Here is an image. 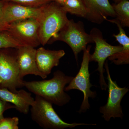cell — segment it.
Instances as JSON below:
<instances>
[{
	"instance_id": "ac0fdd59",
	"label": "cell",
	"mask_w": 129,
	"mask_h": 129,
	"mask_svg": "<svg viewBox=\"0 0 129 129\" xmlns=\"http://www.w3.org/2000/svg\"><path fill=\"white\" fill-rule=\"evenodd\" d=\"M24 46L14 39L7 31L0 33V50L5 48H17Z\"/></svg>"
},
{
	"instance_id": "7c38bea8",
	"label": "cell",
	"mask_w": 129,
	"mask_h": 129,
	"mask_svg": "<svg viewBox=\"0 0 129 129\" xmlns=\"http://www.w3.org/2000/svg\"><path fill=\"white\" fill-rule=\"evenodd\" d=\"M88 11L86 19L101 24L108 17H115V13L109 0H82Z\"/></svg>"
},
{
	"instance_id": "ffe728a7",
	"label": "cell",
	"mask_w": 129,
	"mask_h": 129,
	"mask_svg": "<svg viewBox=\"0 0 129 129\" xmlns=\"http://www.w3.org/2000/svg\"><path fill=\"white\" fill-rule=\"evenodd\" d=\"M19 123L17 117L4 118L0 121V129H18Z\"/></svg>"
},
{
	"instance_id": "e0dca14e",
	"label": "cell",
	"mask_w": 129,
	"mask_h": 129,
	"mask_svg": "<svg viewBox=\"0 0 129 129\" xmlns=\"http://www.w3.org/2000/svg\"><path fill=\"white\" fill-rule=\"evenodd\" d=\"M62 6L67 13L87 18L88 11L82 0H66Z\"/></svg>"
},
{
	"instance_id": "d6986e66",
	"label": "cell",
	"mask_w": 129,
	"mask_h": 129,
	"mask_svg": "<svg viewBox=\"0 0 129 129\" xmlns=\"http://www.w3.org/2000/svg\"><path fill=\"white\" fill-rule=\"evenodd\" d=\"M4 2H11L33 7H41L51 2V0H0Z\"/></svg>"
},
{
	"instance_id": "9c48e42d",
	"label": "cell",
	"mask_w": 129,
	"mask_h": 129,
	"mask_svg": "<svg viewBox=\"0 0 129 129\" xmlns=\"http://www.w3.org/2000/svg\"><path fill=\"white\" fill-rule=\"evenodd\" d=\"M37 19L29 18L9 24L7 31L23 46L37 47L41 45L39 36Z\"/></svg>"
},
{
	"instance_id": "8992f818",
	"label": "cell",
	"mask_w": 129,
	"mask_h": 129,
	"mask_svg": "<svg viewBox=\"0 0 129 129\" xmlns=\"http://www.w3.org/2000/svg\"><path fill=\"white\" fill-rule=\"evenodd\" d=\"M91 48V46L88 45L86 49L83 51V60L78 73L64 89L66 91L76 89L83 92L84 98L78 111L79 113L85 112L88 109H89V98L93 99L96 96V92L92 91L90 89L91 87L94 86L90 81L89 70Z\"/></svg>"
},
{
	"instance_id": "2e32d148",
	"label": "cell",
	"mask_w": 129,
	"mask_h": 129,
	"mask_svg": "<svg viewBox=\"0 0 129 129\" xmlns=\"http://www.w3.org/2000/svg\"><path fill=\"white\" fill-rule=\"evenodd\" d=\"M116 15V19L119 21L123 27H129V2L122 0L112 5Z\"/></svg>"
},
{
	"instance_id": "44dd1931",
	"label": "cell",
	"mask_w": 129,
	"mask_h": 129,
	"mask_svg": "<svg viewBox=\"0 0 129 129\" xmlns=\"http://www.w3.org/2000/svg\"><path fill=\"white\" fill-rule=\"evenodd\" d=\"M15 108L14 105L0 99V121L4 118L3 113L6 110L10 109Z\"/></svg>"
},
{
	"instance_id": "5b68a950",
	"label": "cell",
	"mask_w": 129,
	"mask_h": 129,
	"mask_svg": "<svg viewBox=\"0 0 129 129\" xmlns=\"http://www.w3.org/2000/svg\"><path fill=\"white\" fill-rule=\"evenodd\" d=\"M0 50V88L17 92L18 89L24 87L23 79L19 75L17 60L16 48Z\"/></svg>"
},
{
	"instance_id": "5bb4252c",
	"label": "cell",
	"mask_w": 129,
	"mask_h": 129,
	"mask_svg": "<svg viewBox=\"0 0 129 129\" xmlns=\"http://www.w3.org/2000/svg\"><path fill=\"white\" fill-rule=\"evenodd\" d=\"M0 99L12 104L19 112L24 114H27L35 100L30 93L24 90L14 92L5 88H0Z\"/></svg>"
},
{
	"instance_id": "9a60e30c",
	"label": "cell",
	"mask_w": 129,
	"mask_h": 129,
	"mask_svg": "<svg viewBox=\"0 0 129 129\" xmlns=\"http://www.w3.org/2000/svg\"><path fill=\"white\" fill-rule=\"evenodd\" d=\"M106 21L114 23L118 28L119 33L113 34L116 40L123 47V50L120 52L115 53L108 58V60L117 65H123L129 63V38L127 36L119 21L116 19H108Z\"/></svg>"
},
{
	"instance_id": "7a4b0ae2",
	"label": "cell",
	"mask_w": 129,
	"mask_h": 129,
	"mask_svg": "<svg viewBox=\"0 0 129 129\" xmlns=\"http://www.w3.org/2000/svg\"><path fill=\"white\" fill-rule=\"evenodd\" d=\"M67 13L62 6L56 1L43 6L38 20V36L41 45H45L64 27L69 20Z\"/></svg>"
},
{
	"instance_id": "277c9868",
	"label": "cell",
	"mask_w": 129,
	"mask_h": 129,
	"mask_svg": "<svg viewBox=\"0 0 129 129\" xmlns=\"http://www.w3.org/2000/svg\"><path fill=\"white\" fill-rule=\"evenodd\" d=\"M56 41L63 42L70 47L77 62L79 53L86 49L88 44L94 43L91 35L85 32L83 22L76 23L73 19H69L64 27L48 43Z\"/></svg>"
},
{
	"instance_id": "7402d4cb",
	"label": "cell",
	"mask_w": 129,
	"mask_h": 129,
	"mask_svg": "<svg viewBox=\"0 0 129 129\" xmlns=\"http://www.w3.org/2000/svg\"><path fill=\"white\" fill-rule=\"evenodd\" d=\"M3 5V2L0 1V33L7 31L9 24L8 23L3 17L2 13V7Z\"/></svg>"
},
{
	"instance_id": "8fae6325",
	"label": "cell",
	"mask_w": 129,
	"mask_h": 129,
	"mask_svg": "<svg viewBox=\"0 0 129 129\" xmlns=\"http://www.w3.org/2000/svg\"><path fill=\"white\" fill-rule=\"evenodd\" d=\"M17 60L19 70L20 78L28 75H34L42 78H46L47 76L41 73L37 68L36 62V49L32 47L24 46L16 48Z\"/></svg>"
},
{
	"instance_id": "30bf717a",
	"label": "cell",
	"mask_w": 129,
	"mask_h": 129,
	"mask_svg": "<svg viewBox=\"0 0 129 129\" xmlns=\"http://www.w3.org/2000/svg\"><path fill=\"white\" fill-rule=\"evenodd\" d=\"M3 2V1H2ZM43 6L33 7L11 2H4L2 7L3 17L8 23L29 18L38 20L41 15Z\"/></svg>"
},
{
	"instance_id": "ba28073f",
	"label": "cell",
	"mask_w": 129,
	"mask_h": 129,
	"mask_svg": "<svg viewBox=\"0 0 129 129\" xmlns=\"http://www.w3.org/2000/svg\"><path fill=\"white\" fill-rule=\"evenodd\" d=\"M104 67L107 72L108 80V97L106 105L99 108V112L102 114V117L104 120L108 122L111 118L123 117V113L121 106L122 99L129 91L128 88H121L118 86L116 81L111 78L109 69L108 63L106 61Z\"/></svg>"
},
{
	"instance_id": "52a82bcc",
	"label": "cell",
	"mask_w": 129,
	"mask_h": 129,
	"mask_svg": "<svg viewBox=\"0 0 129 129\" xmlns=\"http://www.w3.org/2000/svg\"><path fill=\"white\" fill-rule=\"evenodd\" d=\"M90 35L94 43L95 44V47L94 53L90 55V62H98V67L96 71L99 73L100 86L102 90H106L108 85L103 74L105 72L104 63L107 58L115 53L121 51L123 47L121 45L113 46L109 44L103 38L101 31L98 28H92L90 32Z\"/></svg>"
},
{
	"instance_id": "cb8c5ba5",
	"label": "cell",
	"mask_w": 129,
	"mask_h": 129,
	"mask_svg": "<svg viewBox=\"0 0 129 129\" xmlns=\"http://www.w3.org/2000/svg\"><path fill=\"white\" fill-rule=\"evenodd\" d=\"M113 1H114L115 2V3H118L119 2H120L122 0H113Z\"/></svg>"
},
{
	"instance_id": "4fadbf2b",
	"label": "cell",
	"mask_w": 129,
	"mask_h": 129,
	"mask_svg": "<svg viewBox=\"0 0 129 129\" xmlns=\"http://www.w3.org/2000/svg\"><path fill=\"white\" fill-rule=\"evenodd\" d=\"M65 54V52L62 50H51L43 47L36 49V59L38 69L47 76L54 67L59 65L60 59Z\"/></svg>"
},
{
	"instance_id": "3957f363",
	"label": "cell",
	"mask_w": 129,
	"mask_h": 129,
	"mask_svg": "<svg viewBox=\"0 0 129 129\" xmlns=\"http://www.w3.org/2000/svg\"><path fill=\"white\" fill-rule=\"evenodd\" d=\"M53 104L42 97L36 95L31 106V118L42 128L45 129H63L83 125H96V124L68 123L60 117L54 110Z\"/></svg>"
},
{
	"instance_id": "6da1fadb",
	"label": "cell",
	"mask_w": 129,
	"mask_h": 129,
	"mask_svg": "<svg viewBox=\"0 0 129 129\" xmlns=\"http://www.w3.org/2000/svg\"><path fill=\"white\" fill-rule=\"evenodd\" d=\"M74 77L68 76L58 70L50 79L24 82V87L36 95L39 96L56 106H62L68 103L71 97L65 92L66 86Z\"/></svg>"
},
{
	"instance_id": "603a6c76",
	"label": "cell",
	"mask_w": 129,
	"mask_h": 129,
	"mask_svg": "<svg viewBox=\"0 0 129 129\" xmlns=\"http://www.w3.org/2000/svg\"><path fill=\"white\" fill-rule=\"evenodd\" d=\"M56 2L59 3L61 6H62L63 3L66 0H55Z\"/></svg>"
}]
</instances>
